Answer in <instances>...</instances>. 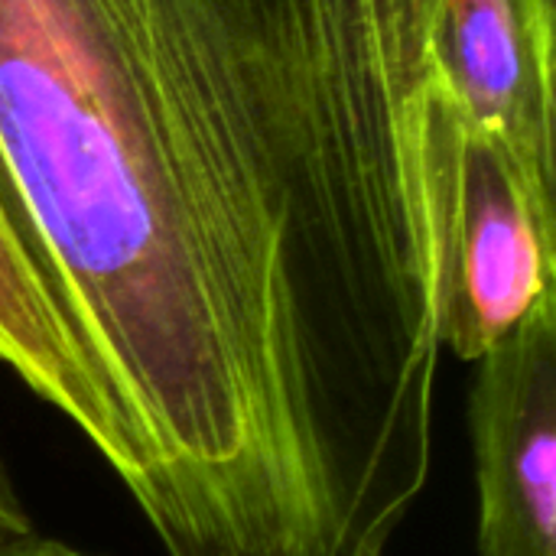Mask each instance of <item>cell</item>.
Masks as SVG:
<instances>
[{"label":"cell","mask_w":556,"mask_h":556,"mask_svg":"<svg viewBox=\"0 0 556 556\" xmlns=\"http://www.w3.org/2000/svg\"><path fill=\"white\" fill-rule=\"evenodd\" d=\"M556 303V173L469 127L440 345L482 358Z\"/></svg>","instance_id":"obj_2"},{"label":"cell","mask_w":556,"mask_h":556,"mask_svg":"<svg viewBox=\"0 0 556 556\" xmlns=\"http://www.w3.org/2000/svg\"><path fill=\"white\" fill-rule=\"evenodd\" d=\"M437 46L469 127L556 173L554 0H443Z\"/></svg>","instance_id":"obj_4"},{"label":"cell","mask_w":556,"mask_h":556,"mask_svg":"<svg viewBox=\"0 0 556 556\" xmlns=\"http://www.w3.org/2000/svg\"><path fill=\"white\" fill-rule=\"evenodd\" d=\"M33 531V521L10 482V472L7 466L0 463V541L3 538H20V534H29Z\"/></svg>","instance_id":"obj_6"},{"label":"cell","mask_w":556,"mask_h":556,"mask_svg":"<svg viewBox=\"0 0 556 556\" xmlns=\"http://www.w3.org/2000/svg\"><path fill=\"white\" fill-rule=\"evenodd\" d=\"M0 362L26 388L55 407L94 453L111 466L127 492L137 485V453L124 417L104 391L94 365L72 336L62 306L36 264L3 192H0Z\"/></svg>","instance_id":"obj_5"},{"label":"cell","mask_w":556,"mask_h":556,"mask_svg":"<svg viewBox=\"0 0 556 556\" xmlns=\"http://www.w3.org/2000/svg\"><path fill=\"white\" fill-rule=\"evenodd\" d=\"M440 3L0 0V192L166 556H388L427 492Z\"/></svg>","instance_id":"obj_1"},{"label":"cell","mask_w":556,"mask_h":556,"mask_svg":"<svg viewBox=\"0 0 556 556\" xmlns=\"http://www.w3.org/2000/svg\"><path fill=\"white\" fill-rule=\"evenodd\" d=\"M472 365L479 556H556V303Z\"/></svg>","instance_id":"obj_3"},{"label":"cell","mask_w":556,"mask_h":556,"mask_svg":"<svg viewBox=\"0 0 556 556\" xmlns=\"http://www.w3.org/2000/svg\"><path fill=\"white\" fill-rule=\"evenodd\" d=\"M0 556H101L88 554V551H78L65 541H52V538H42L36 531L29 534H20V538H3L0 541Z\"/></svg>","instance_id":"obj_7"}]
</instances>
